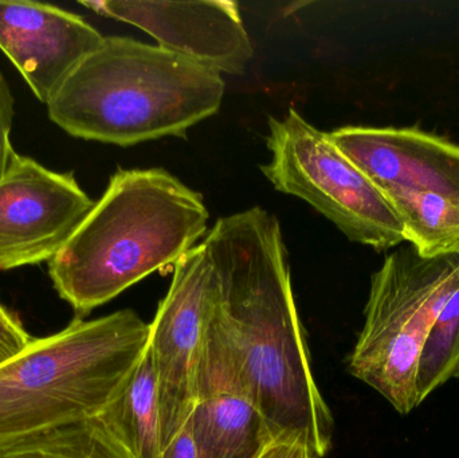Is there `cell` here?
<instances>
[{
  "label": "cell",
  "mask_w": 459,
  "mask_h": 458,
  "mask_svg": "<svg viewBox=\"0 0 459 458\" xmlns=\"http://www.w3.org/2000/svg\"><path fill=\"white\" fill-rule=\"evenodd\" d=\"M214 309L198 376L222 379L261 411L274 438L328 454L333 417L310 367L280 222L261 207L221 218L204 241Z\"/></svg>",
  "instance_id": "1"
},
{
  "label": "cell",
  "mask_w": 459,
  "mask_h": 458,
  "mask_svg": "<svg viewBox=\"0 0 459 458\" xmlns=\"http://www.w3.org/2000/svg\"><path fill=\"white\" fill-rule=\"evenodd\" d=\"M204 196L164 169H117L104 195L48 261V276L77 317L174 266L207 234Z\"/></svg>",
  "instance_id": "2"
},
{
  "label": "cell",
  "mask_w": 459,
  "mask_h": 458,
  "mask_svg": "<svg viewBox=\"0 0 459 458\" xmlns=\"http://www.w3.org/2000/svg\"><path fill=\"white\" fill-rule=\"evenodd\" d=\"M222 74L129 37H104L48 101L70 136L131 147L188 129L220 110Z\"/></svg>",
  "instance_id": "3"
},
{
  "label": "cell",
  "mask_w": 459,
  "mask_h": 458,
  "mask_svg": "<svg viewBox=\"0 0 459 458\" xmlns=\"http://www.w3.org/2000/svg\"><path fill=\"white\" fill-rule=\"evenodd\" d=\"M150 343L132 309L75 317L0 366V454L32 438L97 419L117 397Z\"/></svg>",
  "instance_id": "4"
},
{
  "label": "cell",
  "mask_w": 459,
  "mask_h": 458,
  "mask_svg": "<svg viewBox=\"0 0 459 458\" xmlns=\"http://www.w3.org/2000/svg\"><path fill=\"white\" fill-rule=\"evenodd\" d=\"M457 290L459 255L423 258L414 247H402L372 274L364 325L348 358V371L399 414L420 406V352Z\"/></svg>",
  "instance_id": "5"
},
{
  "label": "cell",
  "mask_w": 459,
  "mask_h": 458,
  "mask_svg": "<svg viewBox=\"0 0 459 458\" xmlns=\"http://www.w3.org/2000/svg\"><path fill=\"white\" fill-rule=\"evenodd\" d=\"M264 177L280 193L315 207L351 241L385 252L406 242L403 223L385 194L325 132L296 109L269 118Z\"/></svg>",
  "instance_id": "6"
},
{
  "label": "cell",
  "mask_w": 459,
  "mask_h": 458,
  "mask_svg": "<svg viewBox=\"0 0 459 458\" xmlns=\"http://www.w3.org/2000/svg\"><path fill=\"white\" fill-rule=\"evenodd\" d=\"M215 292L217 273L202 242L175 264L171 287L150 323L148 350L158 378L164 446L185 427L196 403Z\"/></svg>",
  "instance_id": "7"
},
{
  "label": "cell",
  "mask_w": 459,
  "mask_h": 458,
  "mask_svg": "<svg viewBox=\"0 0 459 458\" xmlns=\"http://www.w3.org/2000/svg\"><path fill=\"white\" fill-rule=\"evenodd\" d=\"M94 203L73 172L18 153L0 179V272L48 263Z\"/></svg>",
  "instance_id": "8"
},
{
  "label": "cell",
  "mask_w": 459,
  "mask_h": 458,
  "mask_svg": "<svg viewBox=\"0 0 459 458\" xmlns=\"http://www.w3.org/2000/svg\"><path fill=\"white\" fill-rule=\"evenodd\" d=\"M80 4L100 15L139 27L155 38L160 48L220 74H240L253 58V46L239 8L229 0H91Z\"/></svg>",
  "instance_id": "9"
},
{
  "label": "cell",
  "mask_w": 459,
  "mask_h": 458,
  "mask_svg": "<svg viewBox=\"0 0 459 458\" xmlns=\"http://www.w3.org/2000/svg\"><path fill=\"white\" fill-rule=\"evenodd\" d=\"M102 40L99 30L72 11L0 0V50L43 104Z\"/></svg>",
  "instance_id": "10"
},
{
  "label": "cell",
  "mask_w": 459,
  "mask_h": 458,
  "mask_svg": "<svg viewBox=\"0 0 459 458\" xmlns=\"http://www.w3.org/2000/svg\"><path fill=\"white\" fill-rule=\"evenodd\" d=\"M332 142L380 191H423L459 198V145L417 128L344 126Z\"/></svg>",
  "instance_id": "11"
},
{
  "label": "cell",
  "mask_w": 459,
  "mask_h": 458,
  "mask_svg": "<svg viewBox=\"0 0 459 458\" xmlns=\"http://www.w3.org/2000/svg\"><path fill=\"white\" fill-rule=\"evenodd\" d=\"M190 421L201 458H258L275 440L258 408L235 390L198 397Z\"/></svg>",
  "instance_id": "12"
},
{
  "label": "cell",
  "mask_w": 459,
  "mask_h": 458,
  "mask_svg": "<svg viewBox=\"0 0 459 458\" xmlns=\"http://www.w3.org/2000/svg\"><path fill=\"white\" fill-rule=\"evenodd\" d=\"M99 419L134 458L160 457L164 448L160 405L150 350Z\"/></svg>",
  "instance_id": "13"
},
{
  "label": "cell",
  "mask_w": 459,
  "mask_h": 458,
  "mask_svg": "<svg viewBox=\"0 0 459 458\" xmlns=\"http://www.w3.org/2000/svg\"><path fill=\"white\" fill-rule=\"evenodd\" d=\"M382 193L403 223L404 239L420 257L459 255V198L403 188Z\"/></svg>",
  "instance_id": "14"
},
{
  "label": "cell",
  "mask_w": 459,
  "mask_h": 458,
  "mask_svg": "<svg viewBox=\"0 0 459 458\" xmlns=\"http://www.w3.org/2000/svg\"><path fill=\"white\" fill-rule=\"evenodd\" d=\"M0 458H134L97 419L32 438Z\"/></svg>",
  "instance_id": "15"
},
{
  "label": "cell",
  "mask_w": 459,
  "mask_h": 458,
  "mask_svg": "<svg viewBox=\"0 0 459 458\" xmlns=\"http://www.w3.org/2000/svg\"><path fill=\"white\" fill-rule=\"evenodd\" d=\"M459 366V290L447 301L420 352L417 371L420 403L455 378Z\"/></svg>",
  "instance_id": "16"
},
{
  "label": "cell",
  "mask_w": 459,
  "mask_h": 458,
  "mask_svg": "<svg viewBox=\"0 0 459 458\" xmlns=\"http://www.w3.org/2000/svg\"><path fill=\"white\" fill-rule=\"evenodd\" d=\"M13 116L15 99L4 75L0 73V179L7 174L18 156L11 143Z\"/></svg>",
  "instance_id": "17"
},
{
  "label": "cell",
  "mask_w": 459,
  "mask_h": 458,
  "mask_svg": "<svg viewBox=\"0 0 459 458\" xmlns=\"http://www.w3.org/2000/svg\"><path fill=\"white\" fill-rule=\"evenodd\" d=\"M32 339L21 319L0 304V366L23 351Z\"/></svg>",
  "instance_id": "18"
},
{
  "label": "cell",
  "mask_w": 459,
  "mask_h": 458,
  "mask_svg": "<svg viewBox=\"0 0 459 458\" xmlns=\"http://www.w3.org/2000/svg\"><path fill=\"white\" fill-rule=\"evenodd\" d=\"M159 458H201L190 419L178 435L164 446Z\"/></svg>",
  "instance_id": "19"
},
{
  "label": "cell",
  "mask_w": 459,
  "mask_h": 458,
  "mask_svg": "<svg viewBox=\"0 0 459 458\" xmlns=\"http://www.w3.org/2000/svg\"><path fill=\"white\" fill-rule=\"evenodd\" d=\"M258 458H312L301 441L275 438Z\"/></svg>",
  "instance_id": "20"
},
{
  "label": "cell",
  "mask_w": 459,
  "mask_h": 458,
  "mask_svg": "<svg viewBox=\"0 0 459 458\" xmlns=\"http://www.w3.org/2000/svg\"><path fill=\"white\" fill-rule=\"evenodd\" d=\"M455 378L459 379V366H458V368H457V373H455Z\"/></svg>",
  "instance_id": "21"
}]
</instances>
